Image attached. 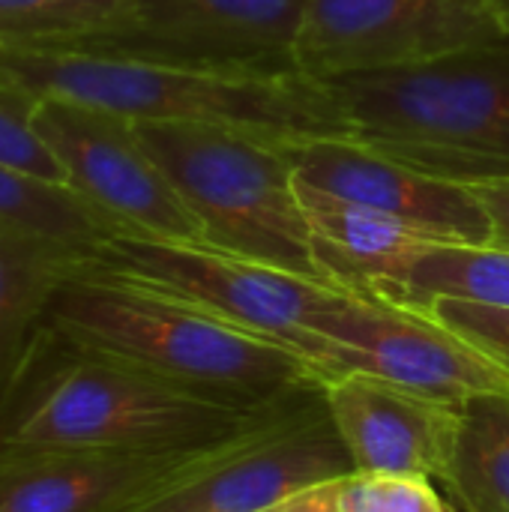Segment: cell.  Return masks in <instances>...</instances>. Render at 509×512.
Here are the masks:
<instances>
[{"label":"cell","mask_w":509,"mask_h":512,"mask_svg":"<svg viewBox=\"0 0 509 512\" xmlns=\"http://www.w3.org/2000/svg\"><path fill=\"white\" fill-rule=\"evenodd\" d=\"M33 126L60 162L66 183L114 222L120 234L204 243L198 219L147 153L132 120L42 99Z\"/></svg>","instance_id":"30bf717a"},{"label":"cell","mask_w":509,"mask_h":512,"mask_svg":"<svg viewBox=\"0 0 509 512\" xmlns=\"http://www.w3.org/2000/svg\"><path fill=\"white\" fill-rule=\"evenodd\" d=\"M504 21H507V27H509V6L504 9Z\"/></svg>","instance_id":"484cf974"},{"label":"cell","mask_w":509,"mask_h":512,"mask_svg":"<svg viewBox=\"0 0 509 512\" xmlns=\"http://www.w3.org/2000/svg\"><path fill=\"white\" fill-rule=\"evenodd\" d=\"M0 225L63 246L87 261L120 234L72 186L48 183L9 165H0Z\"/></svg>","instance_id":"e0dca14e"},{"label":"cell","mask_w":509,"mask_h":512,"mask_svg":"<svg viewBox=\"0 0 509 512\" xmlns=\"http://www.w3.org/2000/svg\"><path fill=\"white\" fill-rule=\"evenodd\" d=\"M366 294L399 306H420L432 297L509 306V249L492 243H432L399 258Z\"/></svg>","instance_id":"2e32d148"},{"label":"cell","mask_w":509,"mask_h":512,"mask_svg":"<svg viewBox=\"0 0 509 512\" xmlns=\"http://www.w3.org/2000/svg\"><path fill=\"white\" fill-rule=\"evenodd\" d=\"M345 480V477H342ZM261 512H339V480L303 489Z\"/></svg>","instance_id":"cb8c5ba5"},{"label":"cell","mask_w":509,"mask_h":512,"mask_svg":"<svg viewBox=\"0 0 509 512\" xmlns=\"http://www.w3.org/2000/svg\"><path fill=\"white\" fill-rule=\"evenodd\" d=\"M93 264L189 300L288 348L312 330L321 315L354 294L348 288L249 261L207 243L141 234L111 237L93 255Z\"/></svg>","instance_id":"52a82bcc"},{"label":"cell","mask_w":509,"mask_h":512,"mask_svg":"<svg viewBox=\"0 0 509 512\" xmlns=\"http://www.w3.org/2000/svg\"><path fill=\"white\" fill-rule=\"evenodd\" d=\"M135 0H0V45H72L114 33Z\"/></svg>","instance_id":"d6986e66"},{"label":"cell","mask_w":509,"mask_h":512,"mask_svg":"<svg viewBox=\"0 0 509 512\" xmlns=\"http://www.w3.org/2000/svg\"><path fill=\"white\" fill-rule=\"evenodd\" d=\"M474 192L480 195L489 222H492V246L509 249V180H489L474 183Z\"/></svg>","instance_id":"603a6c76"},{"label":"cell","mask_w":509,"mask_h":512,"mask_svg":"<svg viewBox=\"0 0 509 512\" xmlns=\"http://www.w3.org/2000/svg\"><path fill=\"white\" fill-rule=\"evenodd\" d=\"M45 324L87 351L252 408L318 387L300 351L93 261L63 276Z\"/></svg>","instance_id":"7a4b0ae2"},{"label":"cell","mask_w":509,"mask_h":512,"mask_svg":"<svg viewBox=\"0 0 509 512\" xmlns=\"http://www.w3.org/2000/svg\"><path fill=\"white\" fill-rule=\"evenodd\" d=\"M318 387L354 471L429 480L447 474L462 408L363 372H327Z\"/></svg>","instance_id":"5bb4252c"},{"label":"cell","mask_w":509,"mask_h":512,"mask_svg":"<svg viewBox=\"0 0 509 512\" xmlns=\"http://www.w3.org/2000/svg\"><path fill=\"white\" fill-rule=\"evenodd\" d=\"M282 402H228L87 351L45 324L0 408V450H201L249 432Z\"/></svg>","instance_id":"6da1fadb"},{"label":"cell","mask_w":509,"mask_h":512,"mask_svg":"<svg viewBox=\"0 0 509 512\" xmlns=\"http://www.w3.org/2000/svg\"><path fill=\"white\" fill-rule=\"evenodd\" d=\"M135 132L198 219L207 246L336 285L318 261L288 156L297 138L189 120H147Z\"/></svg>","instance_id":"5b68a950"},{"label":"cell","mask_w":509,"mask_h":512,"mask_svg":"<svg viewBox=\"0 0 509 512\" xmlns=\"http://www.w3.org/2000/svg\"><path fill=\"white\" fill-rule=\"evenodd\" d=\"M288 156L303 183L396 216L438 243H492L489 213L468 183L417 171L357 138H297Z\"/></svg>","instance_id":"4fadbf2b"},{"label":"cell","mask_w":509,"mask_h":512,"mask_svg":"<svg viewBox=\"0 0 509 512\" xmlns=\"http://www.w3.org/2000/svg\"><path fill=\"white\" fill-rule=\"evenodd\" d=\"M87 258L0 225V408L45 327L63 276Z\"/></svg>","instance_id":"9a60e30c"},{"label":"cell","mask_w":509,"mask_h":512,"mask_svg":"<svg viewBox=\"0 0 509 512\" xmlns=\"http://www.w3.org/2000/svg\"><path fill=\"white\" fill-rule=\"evenodd\" d=\"M495 3L501 6V12H504V9H507V6H509V0H495Z\"/></svg>","instance_id":"d4e9b609"},{"label":"cell","mask_w":509,"mask_h":512,"mask_svg":"<svg viewBox=\"0 0 509 512\" xmlns=\"http://www.w3.org/2000/svg\"><path fill=\"white\" fill-rule=\"evenodd\" d=\"M39 99L27 96L24 90L0 84V165H9L21 174L48 180V183H66V174L54 153L45 147L33 126Z\"/></svg>","instance_id":"44dd1931"},{"label":"cell","mask_w":509,"mask_h":512,"mask_svg":"<svg viewBox=\"0 0 509 512\" xmlns=\"http://www.w3.org/2000/svg\"><path fill=\"white\" fill-rule=\"evenodd\" d=\"M318 375L363 372L462 408L477 396H509V372L429 315L378 294H351L294 345Z\"/></svg>","instance_id":"8992f818"},{"label":"cell","mask_w":509,"mask_h":512,"mask_svg":"<svg viewBox=\"0 0 509 512\" xmlns=\"http://www.w3.org/2000/svg\"><path fill=\"white\" fill-rule=\"evenodd\" d=\"M339 512H459L429 477L348 474L339 480Z\"/></svg>","instance_id":"ffe728a7"},{"label":"cell","mask_w":509,"mask_h":512,"mask_svg":"<svg viewBox=\"0 0 509 512\" xmlns=\"http://www.w3.org/2000/svg\"><path fill=\"white\" fill-rule=\"evenodd\" d=\"M0 84L147 120L222 123L270 138H351L324 81L300 72H216L87 45H0Z\"/></svg>","instance_id":"3957f363"},{"label":"cell","mask_w":509,"mask_h":512,"mask_svg":"<svg viewBox=\"0 0 509 512\" xmlns=\"http://www.w3.org/2000/svg\"><path fill=\"white\" fill-rule=\"evenodd\" d=\"M243 435L201 450H0V512H129L207 468Z\"/></svg>","instance_id":"7c38bea8"},{"label":"cell","mask_w":509,"mask_h":512,"mask_svg":"<svg viewBox=\"0 0 509 512\" xmlns=\"http://www.w3.org/2000/svg\"><path fill=\"white\" fill-rule=\"evenodd\" d=\"M441 483L459 512H509V396H477L462 405Z\"/></svg>","instance_id":"ac0fdd59"},{"label":"cell","mask_w":509,"mask_h":512,"mask_svg":"<svg viewBox=\"0 0 509 512\" xmlns=\"http://www.w3.org/2000/svg\"><path fill=\"white\" fill-rule=\"evenodd\" d=\"M509 36L495 0H309L294 66L315 81L417 66Z\"/></svg>","instance_id":"ba28073f"},{"label":"cell","mask_w":509,"mask_h":512,"mask_svg":"<svg viewBox=\"0 0 509 512\" xmlns=\"http://www.w3.org/2000/svg\"><path fill=\"white\" fill-rule=\"evenodd\" d=\"M324 87L351 138L432 177L509 180V36Z\"/></svg>","instance_id":"277c9868"},{"label":"cell","mask_w":509,"mask_h":512,"mask_svg":"<svg viewBox=\"0 0 509 512\" xmlns=\"http://www.w3.org/2000/svg\"><path fill=\"white\" fill-rule=\"evenodd\" d=\"M309 0H135L114 33L72 42L216 72H297L294 45Z\"/></svg>","instance_id":"8fae6325"},{"label":"cell","mask_w":509,"mask_h":512,"mask_svg":"<svg viewBox=\"0 0 509 512\" xmlns=\"http://www.w3.org/2000/svg\"><path fill=\"white\" fill-rule=\"evenodd\" d=\"M354 474L321 387L291 396L207 468L129 512H261Z\"/></svg>","instance_id":"9c48e42d"},{"label":"cell","mask_w":509,"mask_h":512,"mask_svg":"<svg viewBox=\"0 0 509 512\" xmlns=\"http://www.w3.org/2000/svg\"><path fill=\"white\" fill-rule=\"evenodd\" d=\"M459 339H465L471 348H477L483 357L498 363L509 372V306H486L456 297H432L420 306H411Z\"/></svg>","instance_id":"7402d4cb"}]
</instances>
